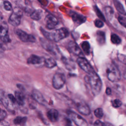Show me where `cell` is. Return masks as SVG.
<instances>
[{"mask_svg":"<svg viewBox=\"0 0 126 126\" xmlns=\"http://www.w3.org/2000/svg\"><path fill=\"white\" fill-rule=\"evenodd\" d=\"M85 80L90 85L94 95H96L99 94L102 88V82L100 78L95 72L86 76Z\"/></svg>","mask_w":126,"mask_h":126,"instance_id":"obj_1","label":"cell"},{"mask_svg":"<svg viewBox=\"0 0 126 126\" xmlns=\"http://www.w3.org/2000/svg\"><path fill=\"white\" fill-rule=\"evenodd\" d=\"M41 32L46 38L54 42H58L69 35L68 30L64 28L57 29L51 32L45 31L43 29H41Z\"/></svg>","mask_w":126,"mask_h":126,"instance_id":"obj_2","label":"cell"},{"mask_svg":"<svg viewBox=\"0 0 126 126\" xmlns=\"http://www.w3.org/2000/svg\"><path fill=\"white\" fill-rule=\"evenodd\" d=\"M1 104H2L9 111L12 112H14L18 109V106L19 105L15 97L12 94L6 95Z\"/></svg>","mask_w":126,"mask_h":126,"instance_id":"obj_3","label":"cell"},{"mask_svg":"<svg viewBox=\"0 0 126 126\" xmlns=\"http://www.w3.org/2000/svg\"><path fill=\"white\" fill-rule=\"evenodd\" d=\"M108 79L113 82L119 81L121 79V73L115 64H110L106 69Z\"/></svg>","mask_w":126,"mask_h":126,"instance_id":"obj_4","label":"cell"},{"mask_svg":"<svg viewBox=\"0 0 126 126\" xmlns=\"http://www.w3.org/2000/svg\"><path fill=\"white\" fill-rule=\"evenodd\" d=\"M23 12L19 8H15L13 10L8 19L9 23L13 26L17 27L21 23Z\"/></svg>","mask_w":126,"mask_h":126,"instance_id":"obj_5","label":"cell"},{"mask_svg":"<svg viewBox=\"0 0 126 126\" xmlns=\"http://www.w3.org/2000/svg\"><path fill=\"white\" fill-rule=\"evenodd\" d=\"M65 83V77L64 74L56 73L52 79V85L54 88L59 90L63 88Z\"/></svg>","mask_w":126,"mask_h":126,"instance_id":"obj_6","label":"cell"},{"mask_svg":"<svg viewBox=\"0 0 126 126\" xmlns=\"http://www.w3.org/2000/svg\"><path fill=\"white\" fill-rule=\"evenodd\" d=\"M77 63L80 68L88 74H91L95 72L90 63L84 57H79L77 60Z\"/></svg>","mask_w":126,"mask_h":126,"instance_id":"obj_7","label":"cell"},{"mask_svg":"<svg viewBox=\"0 0 126 126\" xmlns=\"http://www.w3.org/2000/svg\"><path fill=\"white\" fill-rule=\"evenodd\" d=\"M68 116L70 119L77 126H88L87 121L79 114L72 112L69 111Z\"/></svg>","mask_w":126,"mask_h":126,"instance_id":"obj_8","label":"cell"},{"mask_svg":"<svg viewBox=\"0 0 126 126\" xmlns=\"http://www.w3.org/2000/svg\"><path fill=\"white\" fill-rule=\"evenodd\" d=\"M15 33L19 39L25 42H34L36 40L34 36L30 34L25 32L20 29H16L15 30Z\"/></svg>","mask_w":126,"mask_h":126,"instance_id":"obj_9","label":"cell"},{"mask_svg":"<svg viewBox=\"0 0 126 126\" xmlns=\"http://www.w3.org/2000/svg\"><path fill=\"white\" fill-rule=\"evenodd\" d=\"M45 21L46 22V27L49 30L54 29L59 23L58 19L51 14L47 15L45 18Z\"/></svg>","mask_w":126,"mask_h":126,"instance_id":"obj_10","label":"cell"},{"mask_svg":"<svg viewBox=\"0 0 126 126\" xmlns=\"http://www.w3.org/2000/svg\"><path fill=\"white\" fill-rule=\"evenodd\" d=\"M67 48L70 52L76 56H78L81 57L83 55L80 47L77 43L73 41H71L68 43Z\"/></svg>","mask_w":126,"mask_h":126,"instance_id":"obj_11","label":"cell"},{"mask_svg":"<svg viewBox=\"0 0 126 126\" xmlns=\"http://www.w3.org/2000/svg\"><path fill=\"white\" fill-rule=\"evenodd\" d=\"M32 98L38 103L46 105L47 103V101L41 94V93L36 90H34L32 92Z\"/></svg>","mask_w":126,"mask_h":126,"instance_id":"obj_12","label":"cell"},{"mask_svg":"<svg viewBox=\"0 0 126 126\" xmlns=\"http://www.w3.org/2000/svg\"><path fill=\"white\" fill-rule=\"evenodd\" d=\"M76 107L78 112L84 115H88L91 113V110L89 107L85 102H78L76 104Z\"/></svg>","mask_w":126,"mask_h":126,"instance_id":"obj_13","label":"cell"},{"mask_svg":"<svg viewBox=\"0 0 126 126\" xmlns=\"http://www.w3.org/2000/svg\"><path fill=\"white\" fill-rule=\"evenodd\" d=\"M8 26L6 22L3 20H0V39L8 35Z\"/></svg>","mask_w":126,"mask_h":126,"instance_id":"obj_14","label":"cell"},{"mask_svg":"<svg viewBox=\"0 0 126 126\" xmlns=\"http://www.w3.org/2000/svg\"><path fill=\"white\" fill-rule=\"evenodd\" d=\"M44 58L35 55H32L27 60V63L30 64H39L44 63Z\"/></svg>","mask_w":126,"mask_h":126,"instance_id":"obj_15","label":"cell"},{"mask_svg":"<svg viewBox=\"0 0 126 126\" xmlns=\"http://www.w3.org/2000/svg\"><path fill=\"white\" fill-rule=\"evenodd\" d=\"M47 116L52 122H56L59 119V112L55 109H50L47 113Z\"/></svg>","mask_w":126,"mask_h":126,"instance_id":"obj_16","label":"cell"},{"mask_svg":"<svg viewBox=\"0 0 126 126\" xmlns=\"http://www.w3.org/2000/svg\"><path fill=\"white\" fill-rule=\"evenodd\" d=\"M15 97L19 106H23L25 103V96L22 92L18 91L15 92Z\"/></svg>","mask_w":126,"mask_h":126,"instance_id":"obj_17","label":"cell"},{"mask_svg":"<svg viewBox=\"0 0 126 126\" xmlns=\"http://www.w3.org/2000/svg\"><path fill=\"white\" fill-rule=\"evenodd\" d=\"M73 21L77 24H82L86 21V18L83 15L73 12L71 15Z\"/></svg>","mask_w":126,"mask_h":126,"instance_id":"obj_18","label":"cell"},{"mask_svg":"<svg viewBox=\"0 0 126 126\" xmlns=\"http://www.w3.org/2000/svg\"><path fill=\"white\" fill-rule=\"evenodd\" d=\"M42 15V10L41 9H36L33 11L31 13L30 15V17L32 19L34 20L38 21L41 18Z\"/></svg>","mask_w":126,"mask_h":126,"instance_id":"obj_19","label":"cell"},{"mask_svg":"<svg viewBox=\"0 0 126 126\" xmlns=\"http://www.w3.org/2000/svg\"><path fill=\"white\" fill-rule=\"evenodd\" d=\"M44 64L46 67L50 68H53L57 65L56 61L52 58H44Z\"/></svg>","mask_w":126,"mask_h":126,"instance_id":"obj_20","label":"cell"},{"mask_svg":"<svg viewBox=\"0 0 126 126\" xmlns=\"http://www.w3.org/2000/svg\"><path fill=\"white\" fill-rule=\"evenodd\" d=\"M42 45L43 47L48 52H51L55 53V47L54 45V44H51V43L46 41V40H42Z\"/></svg>","mask_w":126,"mask_h":126,"instance_id":"obj_21","label":"cell"},{"mask_svg":"<svg viewBox=\"0 0 126 126\" xmlns=\"http://www.w3.org/2000/svg\"><path fill=\"white\" fill-rule=\"evenodd\" d=\"M114 3L116 9L118 11H119L122 15H126V12L124 8V6L119 1L116 0H114Z\"/></svg>","mask_w":126,"mask_h":126,"instance_id":"obj_22","label":"cell"},{"mask_svg":"<svg viewBox=\"0 0 126 126\" xmlns=\"http://www.w3.org/2000/svg\"><path fill=\"white\" fill-rule=\"evenodd\" d=\"M96 39L99 44H104L105 42V33L102 31H97L96 32Z\"/></svg>","mask_w":126,"mask_h":126,"instance_id":"obj_23","label":"cell"},{"mask_svg":"<svg viewBox=\"0 0 126 126\" xmlns=\"http://www.w3.org/2000/svg\"><path fill=\"white\" fill-rule=\"evenodd\" d=\"M104 10L107 19L109 20H111L112 19L114 14V11L113 8L110 6H107L105 7Z\"/></svg>","mask_w":126,"mask_h":126,"instance_id":"obj_24","label":"cell"},{"mask_svg":"<svg viewBox=\"0 0 126 126\" xmlns=\"http://www.w3.org/2000/svg\"><path fill=\"white\" fill-rule=\"evenodd\" d=\"M81 46L84 52L87 55H89L90 52V45L89 42L87 41H84L82 43Z\"/></svg>","mask_w":126,"mask_h":126,"instance_id":"obj_25","label":"cell"},{"mask_svg":"<svg viewBox=\"0 0 126 126\" xmlns=\"http://www.w3.org/2000/svg\"><path fill=\"white\" fill-rule=\"evenodd\" d=\"M111 42L115 44H119L121 42V39L116 34L113 33L111 35Z\"/></svg>","mask_w":126,"mask_h":126,"instance_id":"obj_26","label":"cell"},{"mask_svg":"<svg viewBox=\"0 0 126 126\" xmlns=\"http://www.w3.org/2000/svg\"><path fill=\"white\" fill-rule=\"evenodd\" d=\"M27 118L26 117H22L20 116L17 117L13 121L14 123L16 125H20L23 122H25L26 121Z\"/></svg>","mask_w":126,"mask_h":126,"instance_id":"obj_27","label":"cell"},{"mask_svg":"<svg viewBox=\"0 0 126 126\" xmlns=\"http://www.w3.org/2000/svg\"><path fill=\"white\" fill-rule=\"evenodd\" d=\"M94 114L96 117L99 119L101 118L103 115V112L102 109L100 108L96 109L94 111Z\"/></svg>","mask_w":126,"mask_h":126,"instance_id":"obj_28","label":"cell"},{"mask_svg":"<svg viewBox=\"0 0 126 126\" xmlns=\"http://www.w3.org/2000/svg\"><path fill=\"white\" fill-rule=\"evenodd\" d=\"M117 57L121 63L126 65V55L122 54H118Z\"/></svg>","mask_w":126,"mask_h":126,"instance_id":"obj_29","label":"cell"},{"mask_svg":"<svg viewBox=\"0 0 126 126\" xmlns=\"http://www.w3.org/2000/svg\"><path fill=\"white\" fill-rule=\"evenodd\" d=\"M112 106L114 107L118 108V107H120L122 105V102L119 99H114L112 101Z\"/></svg>","mask_w":126,"mask_h":126,"instance_id":"obj_30","label":"cell"},{"mask_svg":"<svg viewBox=\"0 0 126 126\" xmlns=\"http://www.w3.org/2000/svg\"><path fill=\"white\" fill-rule=\"evenodd\" d=\"M118 19L120 24L126 28V18L124 16H119Z\"/></svg>","mask_w":126,"mask_h":126,"instance_id":"obj_31","label":"cell"},{"mask_svg":"<svg viewBox=\"0 0 126 126\" xmlns=\"http://www.w3.org/2000/svg\"><path fill=\"white\" fill-rule=\"evenodd\" d=\"M3 6L4 9L7 11H10L12 9L11 4L8 1H4L3 2Z\"/></svg>","mask_w":126,"mask_h":126,"instance_id":"obj_32","label":"cell"},{"mask_svg":"<svg viewBox=\"0 0 126 126\" xmlns=\"http://www.w3.org/2000/svg\"><path fill=\"white\" fill-rule=\"evenodd\" d=\"M94 10L96 12V13L97 15V16L101 20H103V21H105V18L104 17V16L103 15V14H102V13L101 12V11H100V10L96 7V6H95V8H94Z\"/></svg>","mask_w":126,"mask_h":126,"instance_id":"obj_33","label":"cell"},{"mask_svg":"<svg viewBox=\"0 0 126 126\" xmlns=\"http://www.w3.org/2000/svg\"><path fill=\"white\" fill-rule=\"evenodd\" d=\"M90 126H106V125L105 123H103L99 120H96L91 124Z\"/></svg>","mask_w":126,"mask_h":126,"instance_id":"obj_34","label":"cell"},{"mask_svg":"<svg viewBox=\"0 0 126 126\" xmlns=\"http://www.w3.org/2000/svg\"><path fill=\"white\" fill-rule=\"evenodd\" d=\"M94 25L95 27L100 28L104 26V24L101 20H99V19H96L94 21Z\"/></svg>","mask_w":126,"mask_h":126,"instance_id":"obj_35","label":"cell"},{"mask_svg":"<svg viewBox=\"0 0 126 126\" xmlns=\"http://www.w3.org/2000/svg\"><path fill=\"white\" fill-rule=\"evenodd\" d=\"M6 112L3 109H2L0 108V121L4 120V118L6 116Z\"/></svg>","mask_w":126,"mask_h":126,"instance_id":"obj_36","label":"cell"},{"mask_svg":"<svg viewBox=\"0 0 126 126\" xmlns=\"http://www.w3.org/2000/svg\"><path fill=\"white\" fill-rule=\"evenodd\" d=\"M5 92L2 90H0V104L2 103V102L6 96Z\"/></svg>","mask_w":126,"mask_h":126,"instance_id":"obj_37","label":"cell"},{"mask_svg":"<svg viewBox=\"0 0 126 126\" xmlns=\"http://www.w3.org/2000/svg\"><path fill=\"white\" fill-rule=\"evenodd\" d=\"M0 126H9L8 122L4 120L0 121Z\"/></svg>","mask_w":126,"mask_h":126,"instance_id":"obj_38","label":"cell"},{"mask_svg":"<svg viewBox=\"0 0 126 126\" xmlns=\"http://www.w3.org/2000/svg\"><path fill=\"white\" fill-rule=\"evenodd\" d=\"M105 92L107 95H110L111 94V90L109 88H107Z\"/></svg>","mask_w":126,"mask_h":126,"instance_id":"obj_39","label":"cell"},{"mask_svg":"<svg viewBox=\"0 0 126 126\" xmlns=\"http://www.w3.org/2000/svg\"><path fill=\"white\" fill-rule=\"evenodd\" d=\"M106 123V126H113L110 123Z\"/></svg>","mask_w":126,"mask_h":126,"instance_id":"obj_40","label":"cell"},{"mask_svg":"<svg viewBox=\"0 0 126 126\" xmlns=\"http://www.w3.org/2000/svg\"><path fill=\"white\" fill-rule=\"evenodd\" d=\"M65 126H72L71 125H70V124H66Z\"/></svg>","mask_w":126,"mask_h":126,"instance_id":"obj_41","label":"cell"},{"mask_svg":"<svg viewBox=\"0 0 126 126\" xmlns=\"http://www.w3.org/2000/svg\"></svg>","mask_w":126,"mask_h":126,"instance_id":"obj_42","label":"cell"}]
</instances>
